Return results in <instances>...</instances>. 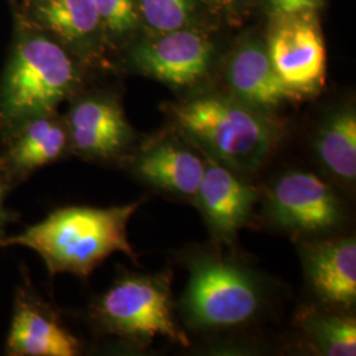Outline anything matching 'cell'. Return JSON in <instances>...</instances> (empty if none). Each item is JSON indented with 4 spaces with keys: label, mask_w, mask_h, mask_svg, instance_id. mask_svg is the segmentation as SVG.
<instances>
[{
    "label": "cell",
    "mask_w": 356,
    "mask_h": 356,
    "mask_svg": "<svg viewBox=\"0 0 356 356\" xmlns=\"http://www.w3.org/2000/svg\"><path fill=\"white\" fill-rule=\"evenodd\" d=\"M321 163L332 175L347 182L356 177V115L354 110H339L323 123L314 141Z\"/></svg>",
    "instance_id": "obj_16"
},
{
    "label": "cell",
    "mask_w": 356,
    "mask_h": 356,
    "mask_svg": "<svg viewBox=\"0 0 356 356\" xmlns=\"http://www.w3.org/2000/svg\"><path fill=\"white\" fill-rule=\"evenodd\" d=\"M99 23L111 36H123L138 26L136 0H94Z\"/></svg>",
    "instance_id": "obj_20"
},
{
    "label": "cell",
    "mask_w": 356,
    "mask_h": 356,
    "mask_svg": "<svg viewBox=\"0 0 356 356\" xmlns=\"http://www.w3.org/2000/svg\"><path fill=\"white\" fill-rule=\"evenodd\" d=\"M78 81L76 64L60 44L32 31L19 35L0 82L1 138L33 116L54 113Z\"/></svg>",
    "instance_id": "obj_2"
},
{
    "label": "cell",
    "mask_w": 356,
    "mask_h": 356,
    "mask_svg": "<svg viewBox=\"0 0 356 356\" xmlns=\"http://www.w3.org/2000/svg\"><path fill=\"white\" fill-rule=\"evenodd\" d=\"M184 297L189 318L204 327H229L252 318L261 296L254 277L235 264L214 259H194Z\"/></svg>",
    "instance_id": "obj_5"
},
{
    "label": "cell",
    "mask_w": 356,
    "mask_h": 356,
    "mask_svg": "<svg viewBox=\"0 0 356 356\" xmlns=\"http://www.w3.org/2000/svg\"><path fill=\"white\" fill-rule=\"evenodd\" d=\"M229 82L239 101L251 107L273 108L298 99L276 73L267 49L257 44H247L232 56Z\"/></svg>",
    "instance_id": "obj_14"
},
{
    "label": "cell",
    "mask_w": 356,
    "mask_h": 356,
    "mask_svg": "<svg viewBox=\"0 0 356 356\" xmlns=\"http://www.w3.org/2000/svg\"><path fill=\"white\" fill-rule=\"evenodd\" d=\"M302 327L309 339L325 355L356 354V322L351 317L307 312Z\"/></svg>",
    "instance_id": "obj_18"
},
{
    "label": "cell",
    "mask_w": 356,
    "mask_h": 356,
    "mask_svg": "<svg viewBox=\"0 0 356 356\" xmlns=\"http://www.w3.org/2000/svg\"><path fill=\"white\" fill-rule=\"evenodd\" d=\"M69 152L94 160L113 161L132 140V131L119 103L106 95L76 101L65 120Z\"/></svg>",
    "instance_id": "obj_8"
},
{
    "label": "cell",
    "mask_w": 356,
    "mask_h": 356,
    "mask_svg": "<svg viewBox=\"0 0 356 356\" xmlns=\"http://www.w3.org/2000/svg\"><path fill=\"white\" fill-rule=\"evenodd\" d=\"M38 23L67 44L88 40L101 26L94 0H33Z\"/></svg>",
    "instance_id": "obj_17"
},
{
    "label": "cell",
    "mask_w": 356,
    "mask_h": 356,
    "mask_svg": "<svg viewBox=\"0 0 356 356\" xmlns=\"http://www.w3.org/2000/svg\"><path fill=\"white\" fill-rule=\"evenodd\" d=\"M209 226L223 239L234 238L251 216L257 193L229 168L213 160L195 194Z\"/></svg>",
    "instance_id": "obj_12"
},
{
    "label": "cell",
    "mask_w": 356,
    "mask_h": 356,
    "mask_svg": "<svg viewBox=\"0 0 356 356\" xmlns=\"http://www.w3.org/2000/svg\"><path fill=\"white\" fill-rule=\"evenodd\" d=\"M134 168L139 177L153 186L182 195H195L206 164L189 148L176 141L164 140L139 153Z\"/></svg>",
    "instance_id": "obj_15"
},
{
    "label": "cell",
    "mask_w": 356,
    "mask_h": 356,
    "mask_svg": "<svg viewBox=\"0 0 356 356\" xmlns=\"http://www.w3.org/2000/svg\"><path fill=\"white\" fill-rule=\"evenodd\" d=\"M10 191H11L10 185L7 184L6 178L0 172V239L6 236L7 225L11 223V222H16L19 219V214L16 211L7 209L6 204H4L6 195H7V193Z\"/></svg>",
    "instance_id": "obj_22"
},
{
    "label": "cell",
    "mask_w": 356,
    "mask_h": 356,
    "mask_svg": "<svg viewBox=\"0 0 356 356\" xmlns=\"http://www.w3.org/2000/svg\"><path fill=\"white\" fill-rule=\"evenodd\" d=\"M0 172L13 186L24 182L42 166L58 161L69 152L65 122L54 113L38 115L1 138Z\"/></svg>",
    "instance_id": "obj_11"
},
{
    "label": "cell",
    "mask_w": 356,
    "mask_h": 356,
    "mask_svg": "<svg viewBox=\"0 0 356 356\" xmlns=\"http://www.w3.org/2000/svg\"><path fill=\"white\" fill-rule=\"evenodd\" d=\"M272 19L267 53L276 73L298 98L317 92L326 74V48L317 13Z\"/></svg>",
    "instance_id": "obj_6"
},
{
    "label": "cell",
    "mask_w": 356,
    "mask_h": 356,
    "mask_svg": "<svg viewBox=\"0 0 356 356\" xmlns=\"http://www.w3.org/2000/svg\"><path fill=\"white\" fill-rule=\"evenodd\" d=\"M176 122L191 140L231 169L254 170L272 152L275 131L254 107L207 95L175 108Z\"/></svg>",
    "instance_id": "obj_3"
},
{
    "label": "cell",
    "mask_w": 356,
    "mask_h": 356,
    "mask_svg": "<svg viewBox=\"0 0 356 356\" xmlns=\"http://www.w3.org/2000/svg\"><path fill=\"white\" fill-rule=\"evenodd\" d=\"M140 202L108 209L69 206L51 211L23 232L0 239V248L23 245L44 260L51 277L73 273L88 277L104 259L123 252L135 260L127 225Z\"/></svg>",
    "instance_id": "obj_1"
},
{
    "label": "cell",
    "mask_w": 356,
    "mask_h": 356,
    "mask_svg": "<svg viewBox=\"0 0 356 356\" xmlns=\"http://www.w3.org/2000/svg\"><path fill=\"white\" fill-rule=\"evenodd\" d=\"M211 58L210 41L184 28L165 32L132 51V63L144 74L176 88L201 81L209 72Z\"/></svg>",
    "instance_id": "obj_10"
},
{
    "label": "cell",
    "mask_w": 356,
    "mask_h": 356,
    "mask_svg": "<svg viewBox=\"0 0 356 356\" xmlns=\"http://www.w3.org/2000/svg\"><path fill=\"white\" fill-rule=\"evenodd\" d=\"M91 313L104 330L127 341L143 342L163 335L184 346L189 343L173 321L165 276L120 277L95 301Z\"/></svg>",
    "instance_id": "obj_4"
},
{
    "label": "cell",
    "mask_w": 356,
    "mask_h": 356,
    "mask_svg": "<svg viewBox=\"0 0 356 356\" xmlns=\"http://www.w3.org/2000/svg\"><path fill=\"white\" fill-rule=\"evenodd\" d=\"M79 351L78 338L65 327L51 306L38 297L26 276L15 292L6 355L76 356Z\"/></svg>",
    "instance_id": "obj_7"
},
{
    "label": "cell",
    "mask_w": 356,
    "mask_h": 356,
    "mask_svg": "<svg viewBox=\"0 0 356 356\" xmlns=\"http://www.w3.org/2000/svg\"><path fill=\"white\" fill-rule=\"evenodd\" d=\"M272 17L317 13L323 0H264Z\"/></svg>",
    "instance_id": "obj_21"
},
{
    "label": "cell",
    "mask_w": 356,
    "mask_h": 356,
    "mask_svg": "<svg viewBox=\"0 0 356 356\" xmlns=\"http://www.w3.org/2000/svg\"><path fill=\"white\" fill-rule=\"evenodd\" d=\"M147 24L159 32H172L186 26L194 11V0H140Z\"/></svg>",
    "instance_id": "obj_19"
},
{
    "label": "cell",
    "mask_w": 356,
    "mask_h": 356,
    "mask_svg": "<svg viewBox=\"0 0 356 356\" xmlns=\"http://www.w3.org/2000/svg\"><path fill=\"white\" fill-rule=\"evenodd\" d=\"M307 279L319 298L350 307L356 301V243L354 238L319 243L304 254Z\"/></svg>",
    "instance_id": "obj_13"
},
{
    "label": "cell",
    "mask_w": 356,
    "mask_h": 356,
    "mask_svg": "<svg viewBox=\"0 0 356 356\" xmlns=\"http://www.w3.org/2000/svg\"><path fill=\"white\" fill-rule=\"evenodd\" d=\"M268 214L282 229L322 231L337 225L341 210L326 182L310 173L294 172L281 177L269 191Z\"/></svg>",
    "instance_id": "obj_9"
}]
</instances>
